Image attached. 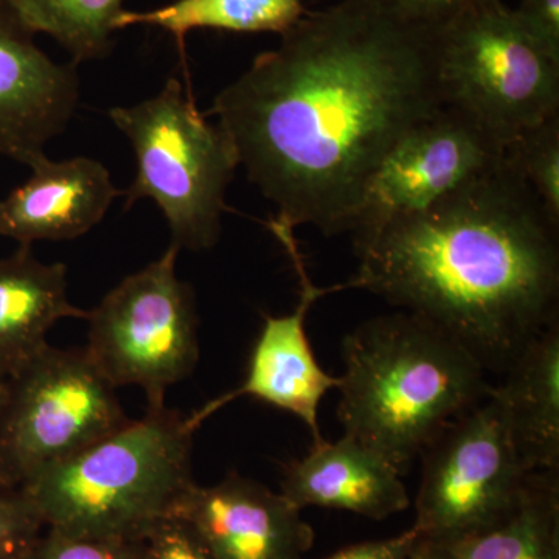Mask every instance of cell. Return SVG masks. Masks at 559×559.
I'll use <instances>...</instances> for the list:
<instances>
[{
    "label": "cell",
    "instance_id": "11",
    "mask_svg": "<svg viewBox=\"0 0 559 559\" xmlns=\"http://www.w3.org/2000/svg\"><path fill=\"white\" fill-rule=\"evenodd\" d=\"M270 229L289 253L294 270L300 280V300L289 314L264 316L263 329L250 355L248 374L240 388L224 393L187 417L191 430L223 409L226 404L245 396L263 401L278 409L289 412L310 429L314 444L322 443L319 428L320 401L331 389H337L340 378L331 377L319 366L307 334V316L312 304L326 294L349 288L344 285L316 286L308 275L293 227L271 219Z\"/></svg>",
    "mask_w": 559,
    "mask_h": 559
},
{
    "label": "cell",
    "instance_id": "29",
    "mask_svg": "<svg viewBox=\"0 0 559 559\" xmlns=\"http://www.w3.org/2000/svg\"><path fill=\"white\" fill-rule=\"evenodd\" d=\"M7 399V378L0 377V414H2L3 404Z\"/></svg>",
    "mask_w": 559,
    "mask_h": 559
},
{
    "label": "cell",
    "instance_id": "26",
    "mask_svg": "<svg viewBox=\"0 0 559 559\" xmlns=\"http://www.w3.org/2000/svg\"><path fill=\"white\" fill-rule=\"evenodd\" d=\"M404 20L437 32L474 0H384Z\"/></svg>",
    "mask_w": 559,
    "mask_h": 559
},
{
    "label": "cell",
    "instance_id": "14",
    "mask_svg": "<svg viewBox=\"0 0 559 559\" xmlns=\"http://www.w3.org/2000/svg\"><path fill=\"white\" fill-rule=\"evenodd\" d=\"M32 176L0 201V237L20 246L64 241L94 229L120 191L105 165L90 157L28 165Z\"/></svg>",
    "mask_w": 559,
    "mask_h": 559
},
{
    "label": "cell",
    "instance_id": "21",
    "mask_svg": "<svg viewBox=\"0 0 559 559\" xmlns=\"http://www.w3.org/2000/svg\"><path fill=\"white\" fill-rule=\"evenodd\" d=\"M507 164L559 224V117L503 146Z\"/></svg>",
    "mask_w": 559,
    "mask_h": 559
},
{
    "label": "cell",
    "instance_id": "2",
    "mask_svg": "<svg viewBox=\"0 0 559 559\" xmlns=\"http://www.w3.org/2000/svg\"><path fill=\"white\" fill-rule=\"evenodd\" d=\"M558 229L503 154L484 178L355 242L349 288L429 320L503 374L559 320Z\"/></svg>",
    "mask_w": 559,
    "mask_h": 559
},
{
    "label": "cell",
    "instance_id": "17",
    "mask_svg": "<svg viewBox=\"0 0 559 559\" xmlns=\"http://www.w3.org/2000/svg\"><path fill=\"white\" fill-rule=\"evenodd\" d=\"M492 393L528 471L559 469V320L522 349Z\"/></svg>",
    "mask_w": 559,
    "mask_h": 559
},
{
    "label": "cell",
    "instance_id": "22",
    "mask_svg": "<svg viewBox=\"0 0 559 559\" xmlns=\"http://www.w3.org/2000/svg\"><path fill=\"white\" fill-rule=\"evenodd\" d=\"M143 540L97 539L44 528L25 559H142Z\"/></svg>",
    "mask_w": 559,
    "mask_h": 559
},
{
    "label": "cell",
    "instance_id": "10",
    "mask_svg": "<svg viewBox=\"0 0 559 559\" xmlns=\"http://www.w3.org/2000/svg\"><path fill=\"white\" fill-rule=\"evenodd\" d=\"M503 162V146L443 106L411 128L374 168L353 213V245L392 221L425 212Z\"/></svg>",
    "mask_w": 559,
    "mask_h": 559
},
{
    "label": "cell",
    "instance_id": "3",
    "mask_svg": "<svg viewBox=\"0 0 559 559\" xmlns=\"http://www.w3.org/2000/svg\"><path fill=\"white\" fill-rule=\"evenodd\" d=\"M342 358L337 417L345 436L380 452L401 474L492 388L468 349L407 311L353 330Z\"/></svg>",
    "mask_w": 559,
    "mask_h": 559
},
{
    "label": "cell",
    "instance_id": "20",
    "mask_svg": "<svg viewBox=\"0 0 559 559\" xmlns=\"http://www.w3.org/2000/svg\"><path fill=\"white\" fill-rule=\"evenodd\" d=\"M33 33L58 40L73 62L102 58L110 49L124 0H3Z\"/></svg>",
    "mask_w": 559,
    "mask_h": 559
},
{
    "label": "cell",
    "instance_id": "12",
    "mask_svg": "<svg viewBox=\"0 0 559 559\" xmlns=\"http://www.w3.org/2000/svg\"><path fill=\"white\" fill-rule=\"evenodd\" d=\"M80 100L73 64H58L0 0V156L31 165L66 130Z\"/></svg>",
    "mask_w": 559,
    "mask_h": 559
},
{
    "label": "cell",
    "instance_id": "1",
    "mask_svg": "<svg viewBox=\"0 0 559 559\" xmlns=\"http://www.w3.org/2000/svg\"><path fill=\"white\" fill-rule=\"evenodd\" d=\"M436 33L384 0H340L216 95L212 114L275 219L348 234L382 157L443 108Z\"/></svg>",
    "mask_w": 559,
    "mask_h": 559
},
{
    "label": "cell",
    "instance_id": "6",
    "mask_svg": "<svg viewBox=\"0 0 559 559\" xmlns=\"http://www.w3.org/2000/svg\"><path fill=\"white\" fill-rule=\"evenodd\" d=\"M441 102L506 146L559 117V64L502 0H474L436 33Z\"/></svg>",
    "mask_w": 559,
    "mask_h": 559
},
{
    "label": "cell",
    "instance_id": "18",
    "mask_svg": "<svg viewBox=\"0 0 559 559\" xmlns=\"http://www.w3.org/2000/svg\"><path fill=\"white\" fill-rule=\"evenodd\" d=\"M433 546L447 559H559V469L535 471L516 509L498 524Z\"/></svg>",
    "mask_w": 559,
    "mask_h": 559
},
{
    "label": "cell",
    "instance_id": "5",
    "mask_svg": "<svg viewBox=\"0 0 559 559\" xmlns=\"http://www.w3.org/2000/svg\"><path fill=\"white\" fill-rule=\"evenodd\" d=\"M109 117L135 154L128 202H156L179 249H212L221 237L227 187L240 167L229 135L205 120L178 79L156 97L110 109Z\"/></svg>",
    "mask_w": 559,
    "mask_h": 559
},
{
    "label": "cell",
    "instance_id": "15",
    "mask_svg": "<svg viewBox=\"0 0 559 559\" xmlns=\"http://www.w3.org/2000/svg\"><path fill=\"white\" fill-rule=\"evenodd\" d=\"M400 473L380 452L345 436L314 444L286 466L282 495L299 510L322 507L382 521L409 509Z\"/></svg>",
    "mask_w": 559,
    "mask_h": 559
},
{
    "label": "cell",
    "instance_id": "27",
    "mask_svg": "<svg viewBox=\"0 0 559 559\" xmlns=\"http://www.w3.org/2000/svg\"><path fill=\"white\" fill-rule=\"evenodd\" d=\"M418 539L417 530L412 527L395 538L353 544L325 559H409Z\"/></svg>",
    "mask_w": 559,
    "mask_h": 559
},
{
    "label": "cell",
    "instance_id": "19",
    "mask_svg": "<svg viewBox=\"0 0 559 559\" xmlns=\"http://www.w3.org/2000/svg\"><path fill=\"white\" fill-rule=\"evenodd\" d=\"M307 14L300 0H176L150 11H127L116 31L131 25H151L170 32L180 49L187 33L218 28L237 33H286Z\"/></svg>",
    "mask_w": 559,
    "mask_h": 559
},
{
    "label": "cell",
    "instance_id": "23",
    "mask_svg": "<svg viewBox=\"0 0 559 559\" xmlns=\"http://www.w3.org/2000/svg\"><path fill=\"white\" fill-rule=\"evenodd\" d=\"M44 524L20 489L0 487V559H25Z\"/></svg>",
    "mask_w": 559,
    "mask_h": 559
},
{
    "label": "cell",
    "instance_id": "13",
    "mask_svg": "<svg viewBox=\"0 0 559 559\" xmlns=\"http://www.w3.org/2000/svg\"><path fill=\"white\" fill-rule=\"evenodd\" d=\"M171 516L193 525L212 559H304L314 530L282 492L230 473L212 487H193Z\"/></svg>",
    "mask_w": 559,
    "mask_h": 559
},
{
    "label": "cell",
    "instance_id": "9",
    "mask_svg": "<svg viewBox=\"0 0 559 559\" xmlns=\"http://www.w3.org/2000/svg\"><path fill=\"white\" fill-rule=\"evenodd\" d=\"M419 457L414 528L432 544L454 543L498 524L516 509L533 474L492 388L487 399L448 423Z\"/></svg>",
    "mask_w": 559,
    "mask_h": 559
},
{
    "label": "cell",
    "instance_id": "7",
    "mask_svg": "<svg viewBox=\"0 0 559 559\" xmlns=\"http://www.w3.org/2000/svg\"><path fill=\"white\" fill-rule=\"evenodd\" d=\"M116 388L83 349L47 344L7 380L0 414V487L20 489L127 425Z\"/></svg>",
    "mask_w": 559,
    "mask_h": 559
},
{
    "label": "cell",
    "instance_id": "24",
    "mask_svg": "<svg viewBox=\"0 0 559 559\" xmlns=\"http://www.w3.org/2000/svg\"><path fill=\"white\" fill-rule=\"evenodd\" d=\"M142 559H212L190 522L168 516L157 522L143 539Z\"/></svg>",
    "mask_w": 559,
    "mask_h": 559
},
{
    "label": "cell",
    "instance_id": "16",
    "mask_svg": "<svg viewBox=\"0 0 559 559\" xmlns=\"http://www.w3.org/2000/svg\"><path fill=\"white\" fill-rule=\"evenodd\" d=\"M68 267L36 259L20 246L0 259V377H13L46 347L47 334L61 319H86L68 297Z\"/></svg>",
    "mask_w": 559,
    "mask_h": 559
},
{
    "label": "cell",
    "instance_id": "28",
    "mask_svg": "<svg viewBox=\"0 0 559 559\" xmlns=\"http://www.w3.org/2000/svg\"><path fill=\"white\" fill-rule=\"evenodd\" d=\"M409 559H447L441 554L439 547L428 543V540L418 539L417 546L412 550Z\"/></svg>",
    "mask_w": 559,
    "mask_h": 559
},
{
    "label": "cell",
    "instance_id": "25",
    "mask_svg": "<svg viewBox=\"0 0 559 559\" xmlns=\"http://www.w3.org/2000/svg\"><path fill=\"white\" fill-rule=\"evenodd\" d=\"M513 16L522 33L559 64V0H521Z\"/></svg>",
    "mask_w": 559,
    "mask_h": 559
},
{
    "label": "cell",
    "instance_id": "8",
    "mask_svg": "<svg viewBox=\"0 0 559 559\" xmlns=\"http://www.w3.org/2000/svg\"><path fill=\"white\" fill-rule=\"evenodd\" d=\"M179 248L135 272L87 311L84 348L112 388L145 390L148 407L165 406V393L186 380L200 359L193 289L176 274Z\"/></svg>",
    "mask_w": 559,
    "mask_h": 559
},
{
    "label": "cell",
    "instance_id": "4",
    "mask_svg": "<svg viewBox=\"0 0 559 559\" xmlns=\"http://www.w3.org/2000/svg\"><path fill=\"white\" fill-rule=\"evenodd\" d=\"M187 417L148 407L20 488L44 527L83 538L143 540L194 485Z\"/></svg>",
    "mask_w": 559,
    "mask_h": 559
}]
</instances>
